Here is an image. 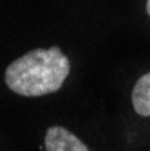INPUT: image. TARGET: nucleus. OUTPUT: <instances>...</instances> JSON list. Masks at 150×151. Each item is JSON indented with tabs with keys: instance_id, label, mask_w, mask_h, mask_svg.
<instances>
[{
	"instance_id": "20e7f679",
	"label": "nucleus",
	"mask_w": 150,
	"mask_h": 151,
	"mask_svg": "<svg viewBox=\"0 0 150 151\" xmlns=\"http://www.w3.org/2000/svg\"><path fill=\"white\" fill-rule=\"evenodd\" d=\"M146 13H148V16H150V0H146Z\"/></svg>"
},
{
	"instance_id": "f03ea898",
	"label": "nucleus",
	"mask_w": 150,
	"mask_h": 151,
	"mask_svg": "<svg viewBox=\"0 0 150 151\" xmlns=\"http://www.w3.org/2000/svg\"><path fill=\"white\" fill-rule=\"evenodd\" d=\"M45 151H89V147L69 129L62 126H51L44 139Z\"/></svg>"
},
{
	"instance_id": "7ed1b4c3",
	"label": "nucleus",
	"mask_w": 150,
	"mask_h": 151,
	"mask_svg": "<svg viewBox=\"0 0 150 151\" xmlns=\"http://www.w3.org/2000/svg\"><path fill=\"white\" fill-rule=\"evenodd\" d=\"M132 104L138 115L150 117V72L138 79L132 88Z\"/></svg>"
},
{
	"instance_id": "f257e3e1",
	"label": "nucleus",
	"mask_w": 150,
	"mask_h": 151,
	"mask_svg": "<svg viewBox=\"0 0 150 151\" xmlns=\"http://www.w3.org/2000/svg\"><path fill=\"white\" fill-rule=\"evenodd\" d=\"M71 72V61L60 47L33 49L6 68V85L24 97L58 92Z\"/></svg>"
}]
</instances>
